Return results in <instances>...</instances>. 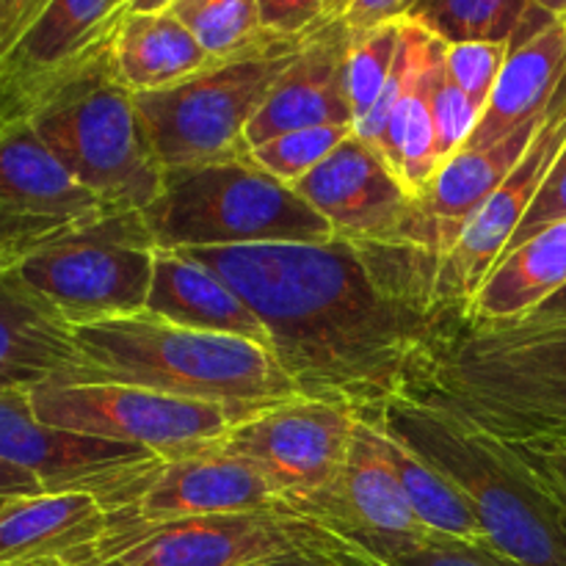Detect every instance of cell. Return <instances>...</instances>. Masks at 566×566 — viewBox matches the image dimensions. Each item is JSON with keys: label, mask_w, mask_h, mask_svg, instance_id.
Segmentation results:
<instances>
[{"label": "cell", "mask_w": 566, "mask_h": 566, "mask_svg": "<svg viewBox=\"0 0 566 566\" xmlns=\"http://www.w3.org/2000/svg\"><path fill=\"white\" fill-rule=\"evenodd\" d=\"M539 11H545L547 17L553 20H564L566 22V0H531Z\"/></svg>", "instance_id": "44"}, {"label": "cell", "mask_w": 566, "mask_h": 566, "mask_svg": "<svg viewBox=\"0 0 566 566\" xmlns=\"http://www.w3.org/2000/svg\"><path fill=\"white\" fill-rule=\"evenodd\" d=\"M111 59L133 94L177 86L219 64L171 11H127L111 36Z\"/></svg>", "instance_id": "26"}, {"label": "cell", "mask_w": 566, "mask_h": 566, "mask_svg": "<svg viewBox=\"0 0 566 566\" xmlns=\"http://www.w3.org/2000/svg\"><path fill=\"white\" fill-rule=\"evenodd\" d=\"M403 20L385 22L365 33H354L346 59V92L354 111V125L368 116L376 99L385 92L401 50Z\"/></svg>", "instance_id": "30"}, {"label": "cell", "mask_w": 566, "mask_h": 566, "mask_svg": "<svg viewBox=\"0 0 566 566\" xmlns=\"http://www.w3.org/2000/svg\"><path fill=\"white\" fill-rule=\"evenodd\" d=\"M50 0H0V61L20 42Z\"/></svg>", "instance_id": "41"}, {"label": "cell", "mask_w": 566, "mask_h": 566, "mask_svg": "<svg viewBox=\"0 0 566 566\" xmlns=\"http://www.w3.org/2000/svg\"><path fill=\"white\" fill-rule=\"evenodd\" d=\"M374 423L376 429H379L381 451H385L390 468L396 470L398 481H401L403 486V495H407L409 506L418 514L420 523H423L431 534L442 536V539H453L462 542V545L479 547L490 545L479 517H475V512L470 509L468 497L451 484V479H448L437 464H431L423 453L415 451L403 437H398L396 431L381 426L379 420H374Z\"/></svg>", "instance_id": "27"}, {"label": "cell", "mask_w": 566, "mask_h": 566, "mask_svg": "<svg viewBox=\"0 0 566 566\" xmlns=\"http://www.w3.org/2000/svg\"><path fill=\"white\" fill-rule=\"evenodd\" d=\"M354 127H304V130L282 133L249 149V158L263 171L274 175L285 186H293L318 169L326 158L337 149L343 138H348Z\"/></svg>", "instance_id": "31"}, {"label": "cell", "mask_w": 566, "mask_h": 566, "mask_svg": "<svg viewBox=\"0 0 566 566\" xmlns=\"http://www.w3.org/2000/svg\"><path fill=\"white\" fill-rule=\"evenodd\" d=\"M291 188L340 241L363 247H412L423 252L420 199L403 186L381 149L357 133L343 138L318 169Z\"/></svg>", "instance_id": "13"}, {"label": "cell", "mask_w": 566, "mask_h": 566, "mask_svg": "<svg viewBox=\"0 0 566 566\" xmlns=\"http://www.w3.org/2000/svg\"><path fill=\"white\" fill-rule=\"evenodd\" d=\"M509 42H459L446 44V75L473 99L475 108L484 114L492 97L497 75L506 64Z\"/></svg>", "instance_id": "32"}, {"label": "cell", "mask_w": 566, "mask_h": 566, "mask_svg": "<svg viewBox=\"0 0 566 566\" xmlns=\"http://www.w3.org/2000/svg\"><path fill=\"white\" fill-rule=\"evenodd\" d=\"M153 457L147 448L42 423L28 392L0 396V459L31 473L44 492H92L97 497L122 473Z\"/></svg>", "instance_id": "16"}, {"label": "cell", "mask_w": 566, "mask_h": 566, "mask_svg": "<svg viewBox=\"0 0 566 566\" xmlns=\"http://www.w3.org/2000/svg\"><path fill=\"white\" fill-rule=\"evenodd\" d=\"M509 326L517 332H531V335H566V285L558 293H553L547 302H542L534 313L514 324H495Z\"/></svg>", "instance_id": "42"}, {"label": "cell", "mask_w": 566, "mask_h": 566, "mask_svg": "<svg viewBox=\"0 0 566 566\" xmlns=\"http://www.w3.org/2000/svg\"><path fill=\"white\" fill-rule=\"evenodd\" d=\"M431 116H434L437 158H440L442 166L451 155H457L470 142V136H473L475 125L481 119V111L446 75V66H440V72L434 77V86H431Z\"/></svg>", "instance_id": "33"}, {"label": "cell", "mask_w": 566, "mask_h": 566, "mask_svg": "<svg viewBox=\"0 0 566 566\" xmlns=\"http://www.w3.org/2000/svg\"><path fill=\"white\" fill-rule=\"evenodd\" d=\"M446 59V42L431 36L415 22L403 20L401 50V88L396 105L381 133L379 149L392 166L403 186L423 197L426 188L440 169L434 138V116H431V86Z\"/></svg>", "instance_id": "23"}, {"label": "cell", "mask_w": 566, "mask_h": 566, "mask_svg": "<svg viewBox=\"0 0 566 566\" xmlns=\"http://www.w3.org/2000/svg\"><path fill=\"white\" fill-rule=\"evenodd\" d=\"M509 446L523 457L525 468L534 475L542 495L558 509L566 525V451H539V448L514 446V442H509Z\"/></svg>", "instance_id": "38"}, {"label": "cell", "mask_w": 566, "mask_h": 566, "mask_svg": "<svg viewBox=\"0 0 566 566\" xmlns=\"http://www.w3.org/2000/svg\"><path fill=\"white\" fill-rule=\"evenodd\" d=\"M155 252L142 213H111L42 243L17 271L77 329L142 315L153 287Z\"/></svg>", "instance_id": "8"}, {"label": "cell", "mask_w": 566, "mask_h": 566, "mask_svg": "<svg viewBox=\"0 0 566 566\" xmlns=\"http://www.w3.org/2000/svg\"><path fill=\"white\" fill-rule=\"evenodd\" d=\"M352 42L354 31L340 17L321 22L304 36L298 55L282 72L249 125V149L304 127H354L346 92V59Z\"/></svg>", "instance_id": "17"}, {"label": "cell", "mask_w": 566, "mask_h": 566, "mask_svg": "<svg viewBox=\"0 0 566 566\" xmlns=\"http://www.w3.org/2000/svg\"><path fill=\"white\" fill-rule=\"evenodd\" d=\"M0 503H3V501H0Z\"/></svg>", "instance_id": "48"}, {"label": "cell", "mask_w": 566, "mask_h": 566, "mask_svg": "<svg viewBox=\"0 0 566 566\" xmlns=\"http://www.w3.org/2000/svg\"><path fill=\"white\" fill-rule=\"evenodd\" d=\"M97 501L108 514V534L208 514L287 506L252 464L219 442L180 457H153L122 473Z\"/></svg>", "instance_id": "11"}, {"label": "cell", "mask_w": 566, "mask_h": 566, "mask_svg": "<svg viewBox=\"0 0 566 566\" xmlns=\"http://www.w3.org/2000/svg\"><path fill=\"white\" fill-rule=\"evenodd\" d=\"M558 221H566V142H564L562 153H558V158L553 160L551 171H547V177H545V182H542L539 193H536L534 205H531V210L525 213L520 230L514 232V238H512V243L506 247V252L509 249L520 247V243H525L528 238H534L536 232L558 224Z\"/></svg>", "instance_id": "36"}, {"label": "cell", "mask_w": 566, "mask_h": 566, "mask_svg": "<svg viewBox=\"0 0 566 566\" xmlns=\"http://www.w3.org/2000/svg\"><path fill=\"white\" fill-rule=\"evenodd\" d=\"M298 547L359 551L313 514L282 506L108 534L99 558H119L122 566H249Z\"/></svg>", "instance_id": "10"}, {"label": "cell", "mask_w": 566, "mask_h": 566, "mask_svg": "<svg viewBox=\"0 0 566 566\" xmlns=\"http://www.w3.org/2000/svg\"><path fill=\"white\" fill-rule=\"evenodd\" d=\"M258 313L298 392L376 415L407 387L437 321V260L412 247L186 249Z\"/></svg>", "instance_id": "1"}, {"label": "cell", "mask_w": 566, "mask_h": 566, "mask_svg": "<svg viewBox=\"0 0 566 566\" xmlns=\"http://www.w3.org/2000/svg\"><path fill=\"white\" fill-rule=\"evenodd\" d=\"M403 392L503 442L566 451V335L473 326L446 315Z\"/></svg>", "instance_id": "2"}, {"label": "cell", "mask_w": 566, "mask_h": 566, "mask_svg": "<svg viewBox=\"0 0 566 566\" xmlns=\"http://www.w3.org/2000/svg\"><path fill=\"white\" fill-rule=\"evenodd\" d=\"M415 3H418V0H348L340 20L346 22L354 33H365L376 25H385V22L407 20V14L412 11Z\"/></svg>", "instance_id": "39"}, {"label": "cell", "mask_w": 566, "mask_h": 566, "mask_svg": "<svg viewBox=\"0 0 566 566\" xmlns=\"http://www.w3.org/2000/svg\"><path fill=\"white\" fill-rule=\"evenodd\" d=\"M130 0H50L0 61V94L20 97L111 42Z\"/></svg>", "instance_id": "22"}, {"label": "cell", "mask_w": 566, "mask_h": 566, "mask_svg": "<svg viewBox=\"0 0 566 566\" xmlns=\"http://www.w3.org/2000/svg\"><path fill=\"white\" fill-rule=\"evenodd\" d=\"M28 495H44L42 484L33 479L25 470L14 468V464L0 459V501H11V497H28Z\"/></svg>", "instance_id": "43"}, {"label": "cell", "mask_w": 566, "mask_h": 566, "mask_svg": "<svg viewBox=\"0 0 566 566\" xmlns=\"http://www.w3.org/2000/svg\"><path fill=\"white\" fill-rule=\"evenodd\" d=\"M566 142V83L542 119L534 142L525 149L512 175L495 188L490 199L462 232L453 252L437 269V310L442 315H459L486 280L497 260L512 243L514 232L523 224L525 213L534 205L553 160Z\"/></svg>", "instance_id": "14"}, {"label": "cell", "mask_w": 566, "mask_h": 566, "mask_svg": "<svg viewBox=\"0 0 566 566\" xmlns=\"http://www.w3.org/2000/svg\"><path fill=\"white\" fill-rule=\"evenodd\" d=\"M365 418L396 431L451 479L501 556L520 566H566L562 514L509 442L409 392Z\"/></svg>", "instance_id": "5"}, {"label": "cell", "mask_w": 566, "mask_h": 566, "mask_svg": "<svg viewBox=\"0 0 566 566\" xmlns=\"http://www.w3.org/2000/svg\"><path fill=\"white\" fill-rule=\"evenodd\" d=\"M357 420L346 403L296 396L235 423L219 446L252 464L282 503L304 512L340 481Z\"/></svg>", "instance_id": "12"}, {"label": "cell", "mask_w": 566, "mask_h": 566, "mask_svg": "<svg viewBox=\"0 0 566 566\" xmlns=\"http://www.w3.org/2000/svg\"><path fill=\"white\" fill-rule=\"evenodd\" d=\"M249 566H376L363 551H337V547H298V551L280 553L265 562Z\"/></svg>", "instance_id": "40"}, {"label": "cell", "mask_w": 566, "mask_h": 566, "mask_svg": "<svg viewBox=\"0 0 566 566\" xmlns=\"http://www.w3.org/2000/svg\"><path fill=\"white\" fill-rule=\"evenodd\" d=\"M302 42L304 36H276L254 53L219 61L177 86L133 94L164 171L247 155L249 125Z\"/></svg>", "instance_id": "7"}, {"label": "cell", "mask_w": 566, "mask_h": 566, "mask_svg": "<svg viewBox=\"0 0 566 566\" xmlns=\"http://www.w3.org/2000/svg\"><path fill=\"white\" fill-rule=\"evenodd\" d=\"M304 512L368 553L376 566L437 536L412 512L396 470L381 451L379 429L363 415L340 481Z\"/></svg>", "instance_id": "15"}, {"label": "cell", "mask_w": 566, "mask_h": 566, "mask_svg": "<svg viewBox=\"0 0 566 566\" xmlns=\"http://www.w3.org/2000/svg\"><path fill=\"white\" fill-rule=\"evenodd\" d=\"M531 6V0H418L407 20L446 44H512Z\"/></svg>", "instance_id": "28"}, {"label": "cell", "mask_w": 566, "mask_h": 566, "mask_svg": "<svg viewBox=\"0 0 566 566\" xmlns=\"http://www.w3.org/2000/svg\"><path fill=\"white\" fill-rule=\"evenodd\" d=\"M66 230H75V227L31 219V216L0 208V271L17 269L33 249L64 235Z\"/></svg>", "instance_id": "35"}, {"label": "cell", "mask_w": 566, "mask_h": 566, "mask_svg": "<svg viewBox=\"0 0 566 566\" xmlns=\"http://www.w3.org/2000/svg\"><path fill=\"white\" fill-rule=\"evenodd\" d=\"M155 247L230 249L332 241V227L274 175L241 155L164 171L158 199L142 210Z\"/></svg>", "instance_id": "6"}, {"label": "cell", "mask_w": 566, "mask_h": 566, "mask_svg": "<svg viewBox=\"0 0 566 566\" xmlns=\"http://www.w3.org/2000/svg\"><path fill=\"white\" fill-rule=\"evenodd\" d=\"M329 0H260L263 28L274 36L302 39L326 22Z\"/></svg>", "instance_id": "37"}, {"label": "cell", "mask_w": 566, "mask_h": 566, "mask_svg": "<svg viewBox=\"0 0 566 566\" xmlns=\"http://www.w3.org/2000/svg\"><path fill=\"white\" fill-rule=\"evenodd\" d=\"M169 11L216 61L241 59L276 39L263 28L260 0H175Z\"/></svg>", "instance_id": "29"}, {"label": "cell", "mask_w": 566, "mask_h": 566, "mask_svg": "<svg viewBox=\"0 0 566 566\" xmlns=\"http://www.w3.org/2000/svg\"><path fill=\"white\" fill-rule=\"evenodd\" d=\"M72 332L86 363L75 374L213 403L235 423L302 396L274 352L243 337L186 329L147 313Z\"/></svg>", "instance_id": "3"}, {"label": "cell", "mask_w": 566, "mask_h": 566, "mask_svg": "<svg viewBox=\"0 0 566 566\" xmlns=\"http://www.w3.org/2000/svg\"><path fill=\"white\" fill-rule=\"evenodd\" d=\"M144 313L186 329L243 337L271 352V335L258 313L216 271L182 252H155V276Z\"/></svg>", "instance_id": "24"}, {"label": "cell", "mask_w": 566, "mask_h": 566, "mask_svg": "<svg viewBox=\"0 0 566 566\" xmlns=\"http://www.w3.org/2000/svg\"><path fill=\"white\" fill-rule=\"evenodd\" d=\"M59 566H122L119 558H92V562L81 564H59Z\"/></svg>", "instance_id": "47"}, {"label": "cell", "mask_w": 566, "mask_h": 566, "mask_svg": "<svg viewBox=\"0 0 566 566\" xmlns=\"http://www.w3.org/2000/svg\"><path fill=\"white\" fill-rule=\"evenodd\" d=\"M86 368L75 332L17 269L0 271V396Z\"/></svg>", "instance_id": "20"}, {"label": "cell", "mask_w": 566, "mask_h": 566, "mask_svg": "<svg viewBox=\"0 0 566 566\" xmlns=\"http://www.w3.org/2000/svg\"><path fill=\"white\" fill-rule=\"evenodd\" d=\"M28 398L42 423L147 448L155 457H180L208 448L235 426V418L213 403L86 374L55 376L33 387Z\"/></svg>", "instance_id": "9"}, {"label": "cell", "mask_w": 566, "mask_h": 566, "mask_svg": "<svg viewBox=\"0 0 566 566\" xmlns=\"http://www.w3.org/2000/svg\"><path fill=\"white\" fill-rule=\"evenodd\" d=\"M566 83V22L531 6L468 149H484L547 116Z\"/></svg>", "instance_id": "18"}, {"label": "cell", "mask_w": 566, "mask_h": 566, "mask_svg": "<svg viewBox=\"0 0 566 566\" xmlns=\"http://www.w3.org/2000/svg\"><path fill=\"white\" fill-rule=\"evenodd\" d=\"M9 99L25 111L50 153L111 213H142L158 199L164 166L136 97L116 75L111 42Z\"/></svg>", "instance_id": "4"}, {"label": "cell", "mask_w": 566, "mask_h": 566, "mask_svg": "<svg viewBox=\"0 0 566 566\" xmlns=\"http://www.w3.org/2000/svg\"><path fill=\"white\" fill-rule=\"evenodd\" d=\"M566 285V221L509 249L486 274L468 307L453 315L462 324H514Z\"/></svg>", "instance_id": "25"}, {"label": "cell", "mask_w": 566, "mask_h": 566, "mask_svg": "<svg viewBox=\"0 0 566 566\" xmlns=\"http://www.w3.org/2000/svg\"><path fill=\"white\" fill-rule=\"evenodd\" d=\"M346 6H348V0H329V6H326V20H337Z\"/></svg>", "instance_id": "46"}, {"label": "cell", "mask_w": 566, "mask_h": 566, "mask_svg": "<svg viewBox=\"0 0 566 566\" xmlns=\"http://www.w3.org/2000/svg\"><path fill=\"white\" fill-rule=\"evenodd\" d=\"M108 514L92 492H44L0 503V566H59L99 558Z\"/></svg>", "instance_id": "19"}, {"label": "cell", "mask_w": 566, "mask_h": 566, "mask_svg": "<svg viewBox=\"0 0 566 566\" xmlns=\"http://www.w3.org/2000/svg\"><path fill=\"white\" fill-rule=\"evenodd\" d=\"M539 125L542 122L523 127L492 147H462L437 169L434 180L420 197V247L437 260V265L453 252L481 205L512 175Z\"/></svg>", "instance_id": "21"}, {"label": "cell", "mask_w": 566, "mask_h": 566, "mask_svg": "<svg viewBox=\"0 0 566 566\" xmlns=\"http://www.w3.org/2000/svg\"><path fill=\"white\" fill-rule=\"evenodd\" d=\"M175 0H130V11H142V14H149V11H169Z\"/></svg>", "instance_id": "45"}, {"label": "cell", "mask_w": 566, "mask_h": 566, "mask_svg": "<svg viewBox=\"0 0 566 566\" xmlns=\"http://www.w3.org/2000/svg\"><path fill=\"white\" fill-rule=\"evenodd\" d=\"M379 566H520L512 558L501 556L495 547L484 545H462V542L434 539L423 542L418 547H409V551L396 553V556L379 562Z\"/></svg>", "instance_id": "34"}]
</instances>
